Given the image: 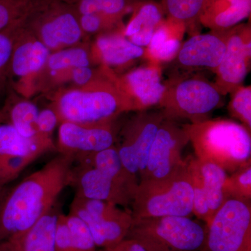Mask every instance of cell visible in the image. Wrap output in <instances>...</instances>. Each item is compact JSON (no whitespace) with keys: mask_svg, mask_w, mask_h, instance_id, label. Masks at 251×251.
Here are the masks:
<instances>
[{"mask_svg":"<svg viewBox=\"0 0 251 251\" xmlns=\"http://www.w3.org/2000/svg\"><path fill=\"white\" fill-rule=\"evenodd\" d=\"M184 125L198 159L217 165L227 175L251 163V132L242 124L207 119Z\"/></svg>","mask_w":251,"mask_h":251,"instance_id":"cell-4","label":"cell"},{"mask_svg":"<svg viewBox=\"0 0 251 251\" xmlns=\"http://www.w3.org/2000/svg\"><path fill=\"white\" fill-rule=\"evenodd\" d=\"M188 143L189 139L184 125L165 117L153 140L139 181L163 179L179 171L185 163L182 151Z\"/></svg>","mask_w":251,"mask_h":251,"instance_id":"cell-13","label":"cell"},{"mask_svg":"<svg viewBox=\"0 0 251 251\" xmlns=\"http://www.w3.org/2000/svg\"><path fill=\"white\" fill-rule=\"evenodd\" d=\"M99 72V68L94 69L91 66L76 67L71 72L69 81L74 84V87H82L92 82Z\"/></svg>","mask_w":251,"mask_h":251,"instance_id":"cell-36","label":"cell"},{"mask_svg":"<svg viewBox=\"0 0 251 251\" xmlns=\"http://www.w3.org/2000/svg\"><path fill=\"white\" fill-rule=\"evenodd\" d=\"M44 0H0V32L24 24Z\"/></svg>","mask_w":251,"mask_h":251,"instance_id":"cell-27","label":"cell"},{"mask_svg":"<svg viewBox=\"0 0 251 251\" xmlns=\"http://www.w3.org/2000/svg\"><path fill=\"white\" fill-rule=\"evenodd\" d=\"M161 5L148 1L140 5L134 16L123 29V34L135 45L148 47L157 27L163 21Z\"/></svg>","mask_w":251,"mask_h":251,"instance_id":"cell-24","label":"cell"},{"mask_svg":"<svg viewBox=\"0 0 251 251\" xmlns=\"http://www.w3.org/2000/svg\"><path fill=\"white\" fill-rule=\"evenodd\" d=\"M81 29L85 35H97L111 31H120V19L99 14L79 16Z\"/></svg>","mask_w":251,"mask_h":251,"instance_id":"cell-33","label":"cell"},{"mask_svg":"<svg viewBox=\"0 0 251 251\" xmlns=\"http://www.w3.org/2000/svg\"><path fill=\"white\" fill-rule=\"evenodd\" d=\"M200 221L188 216L133 220L126 238L150 251H200L206 235V225Z\"/></svg>","mask_w":251,"mask_h":251,"instance_id":"cell-6","label":"cell"},{"mask_svg":"<svg viewBox=\"0 0 251 251\" xmlns=\"http://www.w3.org/2000/svg\"><path fill=\"white\" fill-rule=\"evenodd\" d=\"M59 123V117L53 108L44 109L39 111L36 121L38 133L51 137V134Z\"/></svg>","mask_w":251,"mask_h":251,"instance_id":"cell-35","label":"cell"},{"mask_svg":"<svg viewBox=\"0 0 251 251\" xmlns=\"http://www.w3.org/2000/svg\"><path fill=\"white\" fill-rule=\"evenodd\" d=\"M5 112L6 118L9 120V124L23 136L34 138L40 135L36 128L39 110L35 104L28 100H21L14 103L9 111Z\"/></svg>","mask_w":251,"mask_h":251,"instance_id":"cell-26","label":"cell"},{"mask_svg":"<svg viewBox=\"0 0 251 251\" xmlns=\"http://www.w3.org/2000/svg\"><path fill=\"white\" fill-rule=\"evenodd\" d=\"M66 221L75 251H97L90 230L82 219L69 213L66 215Z\"/></svg>","mask_w":251,"mask_h":251,"instance_id":"cell-32","label":"cell"},{"mask_svg":"<svg viewBox=\"0 0 251 251\" xmlns=\"http://www.w3.org/2000/svg\"><path fill=\"white\" fill-rule=\"evenodd\" d=\"M164 119L160 109L135 112L117 138L115 146L122 164L138 179L146 167L150 149Z\"/></svg>","mask_w":251,"mask_h":251,"instance_id":"cell-11","label":"cell"},{"mask_svg":"<svg viewBox=\"0 0 251 251\" xmlns=\"http://www.w3.org/2000/svg\"><path fill=\"white\" fill-rule=\"evenodd\" d=\"M145 54V49L130 42L123 31L99 34L91 49L92 60L112 71L129 67Z\"/></svg>","mask_w":251,"mask_h":251,"instance_id":"cell-18","label":"cell"},{"mask_svg":"<svg viewBox=\"0 0 251 251\" xmlns=\"http://www.w3.org/2000/svg\"><path fill=\"white\" fill-rule=\"evenodd\" d=\"M224 193L226 199L251 202V163L227 175Z\"/></svg>","mask_w":251,"mask_h":251,"instance_id":"cell-30","label":"cell"},{"mask_svg":"<svg viewBox=\"0 0 251 251\" xmlns=\"http://www.w3.org/2000/svg\"><path fill=\"white\" fill-rule=\"evenodd\" d=\"M227 34V29L195 34L181 44L174 60L184 69H208L215 74L226 52Z\"/></svg>","mask_w":251,"mask_h":251,"instance_id":"cell-17","label":"cell"},{"mask_svg":"<svg viewBox=\"0 0 251 251\" xmlns=\"http://www.w3.org/2000/svg\"><path fill=\"white\" fill-rule=\"evenodd\" d=\"M130 213L133 220L193 216V191L186 158L174 174L159 179L140 180Z\"/></svg>","mask_w":251,"mask_h":251,"instance_id":"cell-5","label":"cell"},{"mask_svg":"<svg viewBox=\"0 0 251 251\" xmlns=\"http://www.w3.org/2000/svg\"><path fill=\"white\" fill-rule=\"evenodd\" d=\"M129 1H130V0H129Z\"/></svg>","mask_w":251,"mask_h":251,"instance_id":"cell-41","label":"cell"},{"mask_svg":"<svg viewBox=\"0 0 251 251\" xmlns=\"http://www.w3.org/2000/svg\"><path fill=\"white\" fill-rule=\"evenodd\" d=\"M184 25L163 22L157 27L145 56L150 62L159 64L173 61L181 48L184 33Z\"/></svg>","mask_w":251,"mask_h":251,"instance_id":"cell-25","label":"cell"},{"mask_svg":"<svg viewBox=\"0 0 251 251\" xmlns=\"http://www.w3.org/2000/svg\"><path fill=\"white\" fill-rule=\"evenodd\" d=\"M0 204H1V203H0Z\"/></svg>","mask_w":251,"mask_h":251,"instance_id":"cell-40","label":"cell"},{"mask_svg":"<svg viewBox=\"0 0 251 251\" xmlns=\"http://www.w3.org/2000/svg\"><path fill=\"white\" fill-rule=\"evenodd\" d=\"M99 251H150L135 239L125 238L113 247L100 249Z\"/></svg>","mask_w":251,"mask_h":251,"instance_id":"cell-37","label":"cell"},{"mask_svg":"<svg viewBox=\"0 0 251 251\" xmlns=\"http://www.w3.org/2000/svg\"><path fill=\"white\" fill-rule=\"evenodd\" d=\"M59 214L50 211L29 228L0 242V251H54Z\"/></svg>","mask_w":251,"mask_h":251,"instance_id":"cell-20","label":"cell"},{"mask_svg":"<svg viewBox=\"0 0 251 251\" xmlns=\"http://www.w3.org/2000/svg\"><path fill=\"white\" fill-rule=\"evenodd\" d=\"M251 0H206L199 19L213 31L227 30L249 18Z\"/></svg>","mask_w":251,"mask_h":251,"instance_id":"cell-21","label":"cell"},{"mask_svg":"<svg viewBox=\"0 0 251 251\" xmlns=\"http://www.w3.org/2000/svg\"><path fill=\"white\" fill-rule=\"evenodd\" d=\"M24 24L14 26L0 32V87L9 75L10 61L15 41Z\"/></svg>","mask_w":251,"mask_h":251,"instance_id":"cell-34","label":"cell"},{"mask_svg":"<svg viewBox=\"0 0 251 251\" xmlns=\"http://www.w3.org/2000/svg\"><path fill=\"white\" fill-rule=\"evenodd\" d=\"M165 85L158 106L168 120H186L189 123L203 121L222 105L224 96L214 82L204 77H175Z\"/></svg>","mask_w":251,"mask_h":251,"instance_id":"cell-7","label":"cell"},{"mask_svg":"<svg viewBox=\"0 0 251 251\" xmlns=\"http://www.w3.org/2000/svg\"><path fill=\"white\" fill-rule=\"evenodd\" d=\"M74 160L59 153L25 178L0 204V242L29 228L50 211L72 180Z\"/></svg>","mask_w":251,"mask_h":251,"instance_id":"cell-1","label":"cell"},{"mask_svg":"<svg viewBox=\"0 0 251 251\" xmlns=\"http://www.w3.org/2000/svg\"><path fill=\"white\" fill-rule=\"evenodd\" d=\"M113 123L82 125L72 122L60 123L57 150L60 154L77 159L111 148L116 143L117 132Z\"/></svg>","mask_w":251,"mask_h":251,"instance_id":"cell-15","label":"cell"},{"mask_svg":"<svg viewBox=\"0 0 251 251\" xmlns=\"http://www.w3.org/2000/svg\"><path fill=\"white\" fill-rule=\"evenodd\" d=\"M6 120V112H5L4 110H1V111H0V124L4 123Z\"/></svg>","mask_w":251,"mask_h":251,"instance_id":"cell-38","label":"cell"},{"mask_svg":"<svg viewBox=\"0 0 251 251\" xmlns=\"http://www.w3.org/2000/svg\"><path fill=\"white\" fill-rule=\"evenodd\" d=\"M24 25L51 52L78 46L85 36L74 4L59 0H44Z\"/></svg>","mask_w":251,"mask_h":251,"instance_id":"cell-8","label":"cell"},{"mask_svg":"<svg viewBox=\"0 0 251 251\" xmlns=\"http://www.w3.org/2000/svg\"><path fill=\"white\" fill-rule=\"evenodd\" d=\"M80 168H73L70 184L75 196L121 207L131 206L139 179L126 169L115 145L91 155Z\"/></svg>","mask_w":251,"mask_h":251,"instance_id":"cell-3","label":"cell"},{"mask_svg":"<svg viewBox=\"0 0 251 251\" xmlns=\"http://www.w3.org/2000/svg\"><path fill=\"white\" fill-rule=\"evenodd\" d=\"M59 1H64V2L69 3V4H74L77 1V0H59Z\"/></svg>","mask_w":251,"mask_h":251,"instance_id":"cell-39","label":"cell"},{"mask_svg":"<svg viewBox=\"0 0 251 251\" xmlns=\"http://www.w3.org/2000/svg\"><path fill=\"white\" fill-rule=\"evenodd\" d=\"M117 75L130 112L144 111L158 105L166 89L159 64L150 62Z\"/></svg>","mask_w":251,"mask_h":251,"instance_id":"cell-16","label":"cell"},{"mask_svg":"<svg viewBox=\"0 0 251 251\" xmlns=\"http://www.w3.org/2000/svg\"><path fill=\"white\" fill-rule=\"evenodd\" d=\"M228 104L231 116L251 132V87L241 85L232 91Z\"/></svg>","mask_w":251,"mask_h":251,"instance_id":"cell-31","label":"cell"},{"mask_svg":"<svg viewBox=\"0 0 251 251\" xmlns=\"http://www.w3.org/2000/svg\"><path fill=\"white\" fill-rule=\"evenodd\" d=\"M91 49L85 46H75L54 51L50 54L45 67L36 77L52 79V83L69 81L73 69L88 67L92 64Z\"/></svg>","mask_w":251,"mask_h":251,"instance_id":"cell-23","label":"cell"},{"mask_svg":"<svg viewBox=\"0 0 251 251\" xmlns=\"http://www.w3.org/2000/svg\"><path fill=\"white\" fill-rule=\"evenodd\" d=\"M193 191V216L207 226L226 202L224 184L227 173L211 162L186 158Z\"/></svg>","mask_w":251,"mask_h":251,"instance_id":"cell-12","label":"cell"},{"mask_svg":"<svg viewBox=\"0 0 251 251\" xmlns=\"http://www.w3.org/2000/svg\"><path fill=\"white\" fill-rule=\"evenodd\" d=\"M54 149L50 136L40 134L26 138L11 124H0V155L29 157L36 160Z\"/></svg>","mask_w":251,"mask_h":251,"instance_id":"cell-22","label":"cell"},{"mask_svg":"<svg viewBox=\"0 0 251 251\" xmlns=\"http://www.w3.org/2000/svg\"><path fill=\"white\" fill-rule=\"evenodd\" d=\"M51 51L23 25L15 41L9 75L23 79L36 77L45 67Z\"/></svg>","mask_w":251,"mask_h":251,"instance_id":"cell-19","label":"cell"},{"mask_svg":"<svg viewBox=\"0 0 251 251\" xmlns=\"http://www.w3.org/2000/svg\"><path fill=\"white\" fill-rule=\"evenodd\" d=\"M129 2V0H77L74 6L79 16L99 14L120 20Z\"/></svg>","mask_w":251,"mask_h":251,"instance_id":"cell-29","label":"cell"},{"mask_svg":"<svg viewBox=\"0 0 251 251\" xmlns=\"http://www.w3.org/2000/svg\"><path fill=\"white\" fill-rule=\"evenodd\" d=\"M251 36L250 26L240 25L227 29L226 52L214 82L223 96L243 85L250 72Z\"/></svg>","mask_w":251,"mask_h":251,"instance_id":"cell-14","label":"cell"},{"mask_svg":"<svg viewBox=\"0 0 251 251\" xmlns=\"http://www.w3.org/2000/svg\"><path fill=\"white\" fill-rule=\"evenodd\" d=\"M70 213L85 223L99 249L113 247L124 240L133 223L130 211L105 201L76 196Z\"/></svg>","mask_w":251,"mask_h":251,"instance_id":"cell-10","label":"cell"},{"mask_svg":"<svg viewBox=\"0 0 251 251\" xmlns=\"http://www.w3.org/2000/svg\"><path fill=\"white\" fill-rule=\"evenodd\" d=\"M251 202L228 198L206 226L200 251H251Z\"/></svg>","mask_w":251,"mask_h":251,"instance_id":"cell-9","label":"cell"},{"mask_svg":"<svg viewBox=\"0 0 251 251\" xmlns=\"http://www.w3.org/2000/svg\"><path fill=\"white\" fill-rule=\"evenodd\" d=\"M52 108L59 123L82 125L113 123L122 114L130 112L117 74L103 66L99 67V74L90 83L61 92Z\"/></svg>","mask_w":251,"mask_h":251,"instance_id":"cell-2","label":"cell"},{"mask_svg":"<svg viewBox=\"0 0 251 251\" xmlns=\"http://www.w3.org/2000/svg\"><path fill=\"white\" fill-rule=\"evenodd\" d=\"M206 0H163V11L172 22L184 25L199 18Z\"/></svg>","mask_w":251,"mask_h":251,"instance_id":"cell-28","label":"cell"}]
</instances>
